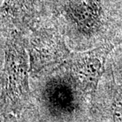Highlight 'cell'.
<instances>
[{
  "instance_id": "obj_1",
  "label": "cell",
  "mask_w": 122,
  "mask_h": 122,
  "mask_svg": "<svg viewBox=\"0 0 122 122\" xmlns=\"http://www.w3.org/2000/svg\"><path fill=\"white\" fill-rule=\"evenodd\" d=\"M27 52L22 38L17 33L7 38L5 46L4 66L2 76L1 98L6 108L19 113L30 95Z\"/></svg>"
},
{
  "instance_id": "obj_2",
  "label": "cell",
  "mask_w": 122,
  "mask_h": 122,
  "mask_svg": "<svg viewBox=\"0 0 122 122\" xmlns=\"http://www.w3.org/2000/svg\"><path fill=\"white\" fill-rule=\"evenodd\" d=\"M28 52L32 74L66 63L70 55L63 37L53 29H43L33 33L28 44Z\"/></svg>"
},
{
  "instance_id": "obj_3",
  "label": "cell",
  "mask_w": 122,
  "mask_h": 122,
  "mask_svg": "<svg viewBox=\"0 0 122 122\" xmlns=\"http://www.w3.org/2000/svg\"><path fill=\"white\" fill-rule=\"evenodd\" d=\"M113 48V45L106 44L89 51L70 53L66 62L67 67L76 87L83 93H95L104 71L106 58Z\"/></svg>"
},
{
  "instance_id": "obj_4",
  "label": "cell",
  "mask_w": 122,
  "mask_h": 122,
  "mask_svg": "<svg viewBox=\"0 0 122 122\" xmlns=\"http://www.w3.org/2000/svg\"><path fill=\"white\" fill-rule=\"evenodd\" d=\"M0 12L16 24L28 22L34 14L33 0H4Z\"/></svg>"
},
{
  "instance_id": "obj_5",
  "label": "cell",
  "mask_w": 122,
  "mask_h": 122,
  "mask_svg": "<svg viewBox=\"0 0 122 122\" xmlns=\"http://www.w3.org/2000/svg\"><path fill=\"white\" fill-rule=\"evenodd\" d=\"M0 122H2V121H0Z\"/></svg>"
}]
</instances>
